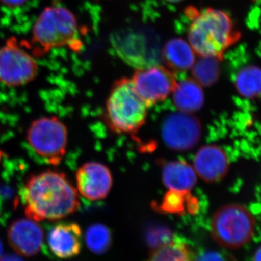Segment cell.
Segmentation results:
<instances>
[{"instance_id": "obj_14", "label": "cell", "mask_w": 261, "mask_h": 261, "mask_svg": "<svg viewBox=\"0 0 261 261\" xmlns=\"http://www.w3.org/2000/svg\"><path fill=\"white\" fill-rule=\"evenodd\" d=\"M115 46L120 56L132 66L146 68L157 64L156 57L151 56L147 38L140 34L118 35L114 39Z\"/></svg>"}, {"instance_id": "obj_7", "label": "cell", "mask_w": 261, "mask_h": 261, "mask_svg": "<svg viewBox=\"0 0 261 261\" xmlns=\"http://www.w3.org/2000/svg\"><path fill=\"white\" fill-rule=\"evenodd\" d=\"M37 61L16 44L10 43L0 47V82L9 87L29 83L37 75Z\"/></svg>"}, {"instance_id": "obj_12", "label": "cell", "mask_w": 261, "mask_h": 261, "mask_svg": "<svg viewBox=\"0 0 261 261\" xmlns=\"http://www.w3.org/2000/svg\"><path fill=\"white\" fill-rule=\"evenodd\" d=\"M193 168L201 179L207 183H214L226 176L229 170V162L221 147L215 145H205L196 153Z\"/></svg>"}, {"instance_id": "obj_3", "label": "cell", "mask_w": 261, "mask_h": 261, "mask_svg": "<svg viewBox=\"0 0 261 261\" xmlns=\"http://www.w3.org/2000/svg\"><path fill=\"white\" fill-rule=\"evenodd\" d=\"M148 106L130 79L117 81L106 104V121L117 133L134 134L145 124Z\"/></svg>"}, {"instance_id": "obj_20", "label": "cell", "mask_w": 261, "mask_h": 261, "mask_svg": "<svg viewBox=\"0 0 261 261\" xmlns=\"http://www.w3.org/2000/svg\"><path fill=\"white\" fill-rule=\"evenodd\" d=\"M191 250L178 238L154 249L147 261H192Z\"/></svg>"}, {"instance_id": "obj_27", "label": "cell", "mask_w": 261, "mask_h": 261, "mask_svg": "<svg viewBox=\"0 0 261 261\" xmlns=\"http://www.w3.org/2000/svg\"><path fill=\"white\" fill-rule=\"evenodd\" d=\"M165 1L168 2V3H179V2L182 1V0H165Z\"/></svg>"}, {"instance_id": "obj_8", "label": "cell", "mask_w": 261, "mask_h": 261, "mask_svg": "<svg viewBox=\"0 0 261 261\" xmlns=\"http://www.w3.org/2000/svg\"><path fill=\"white\" fill-rule=\"evenodd\" d=\"M132 80L148 107L166 99L177 84L173 71L159 64L139 68Z\"/></svg>"}, {"instance_id": "obj_2", "label": "cell", "mask_w": 261, "mask_h": 261, "mask_svg": "<svg viewBox=\"0 0 261 261\" xmlns=\"http://www.w3.org/2000/svg\"><path fill=\"white\" fill-rule=\"evenodd\" d=\"M240 37L229 15L214 8L197 13L188 32L189 44L196 54L219 60Z\"/></svg>"}, {"instance_id": "obj_18", "label": "cell", "mask_w": 261, "mask_h": 261, "mask_svg": "<svg viewBox=\"0 0 261 261\" xmlns=\"http://www.w3.org/2000/svg\"><path fill=\"white\" fill-rule=\"evenodd\" d=\"M153 208L164 214L184 215L186 213L195 214L198 210V202L190 192H178L169 190L160 203L155 204Z\"/></svg>"}, {"instance_id": "obj_10", "label": "cell", "mask_w": 261, "mask_h": 261, "mask_svg": "<svg viewBox=\"0 0 261 261\" xmlns=\"http://www.w3.org/2000/svg\"><path fill=\"white\" fill-rule=\"evenodd\" d=\"M75 178L79 192L89 200L106 198L113 185L111 171L100 163H84L77 171Z\"/></svg>"}, {"instance_id": "obj_11", "label": "cell", "mask_w": 261, "mask_h": 261, "mask_svg": "<svg viewBox=\"0 0 261 261\" xmlns=\"http://www.w3.org/2000/svg\"><path fill=\"white\" fill-rule=\"evenodd\" d=\"M44 231L37 221L20 219L13 221L8 230L10 246L19 255L32 257L37 255L44 243Z\"/></svg>"}, {"instance_id": "obj_17", "label": "cell", "mask_w": 261, "mask_h": 261, "mask_svg": "<svg viewBox=\"0 0 261 261\" xmlns=\"http://www.w3.org/2000/svg\"><path fill=\"white\" fill-rule=\"evenodd\" d=\"M163 60L170 69L184 72L190 70L195 63V53L190 44L181 39H173L165 44Z\"/></svg>"}, {"instance_id": "obj_6", "label": "cell", "mask_w": 261, "mask_h": 261, "mask_svg": "<svg viewBox=\"0 0 261 261\" xmlns=\"http://www.w3.org/2000/svg\"><path fill=\"white\" fill-rule=\"evenodd\" d=\"M27 140L37 154L56 166L61 162L66 152L68 132L56 117H43L31 124Z\"/></svg>"}, {"instance_id": "obj_25", "label": "cell", "mask_w": 261, "mask_h": 261, "mask_svg": "<svg viewBox=\"0 0 261 261\" xmlns=\"http://www.w3.org/2000/svg\"><path fill=\"white\" fill-rule=\"evenodd\" d=\"M0 261H23L20 257L14 255H2Z\"/></svg>"}, {"instance_id": "obj_21", "label": "cell", "mask_w": 261, "mask_h": 261, "mask_svg": "<svg viewBox=\"0 0 261 261\" xmlns=\"http://www.w3.org/2000/svg\"><path fill=\"white\" fill-rule=\"evenodd\" d=\"M85 239L89 250L96 255L106 253L111 247L113 240L111 230L102 224L89 226Z\"/></svg>"}, {"instance_id": "obj_9", "label": "cell", "mask_w": 261, "mask_h": 261, "mask_svg": "<svg viewBox=\"0 0 261 261\" xmlns=\"http://www.w3.org/2000/svg\"><path fill=\"white\" fill-rule=\"evenodd\" d=\"M200 121L192 114L175 113L168 116L163 123L162 137L168 148L176 152H187L200 140Z\"/></svg>"}, {"instance_id": "obj_1", "label": "cell", "mask_w": 261, "mask_h": 261, "mask_svg": "<svg viewBox=\"0 0 261 261\" xmlns=\"http://www.w3.org/2000/svg\"><path fill=\"white\" fill-rule=\"evenodd\" d=\"M25 214L36 221H58L80 207L78 192L64 173L54 171L33 175L23 192Z\"/></svg>"}, {"instance_id": "obj_24", "label": "cell", "mask_w": 261, "mask_h": 261, "mask_svg": "<svg viewBox=\"0 0 261 261\" xmlns=\"http://www.w3.org/2000/svg\"><path fill=\"white\" fill-rule=\"evenodd\" d=\"M27 0H0L3 4L10 8H15V7L21 6L25 4Z\"/></svg>"}, {"instance_id": "obj_4", "label": "cell", "mask_w": 261, "mask_h": 261, "mask_svg": "<svg viewBox=\"0 0 261 261\" xmlns=\"http://www.w3.org/2000/svg\"><path fill=\"white\" fill-rule=\"evenodd\" d=\"M255 228L253 215L240 204L222 206L211 220L213 238L226 248L237 249L246 245L253 237Z\"/></svg>"}, {"instance_id": "obj_23", "label": "cell", "mask_w": 261, "mask_h": 261, "mask_svg": "<svg viewBox=\"0 0 261 261\" xmlns=\"http://www.w3.org/2000/svg\"><path fill=\"white\" fill-rule=\"evenodd\" d=\"M192 261H238L225 250H204L192 257Z\"/></svg>"}, {"instance_id": "obj_22", "label": "cell", "mask_w": 261, "mask_h": 261, "mask_svg": "<svg viewBox=\"0 0 261 261\" xmlns=\"http://www.w3.org/2000/svg\"><path fill=\"white\" fill-rule=\"evenodd\" d=\"M218 60L211 57H202L192 66L194 80L202 87H210L219 80L220 66Z\"/></svg>"}, {"instance_id": "obj_16", "label": "cell", "mask_w": 261, "mask_h": 261, "mask_svg": "<svg viewBox=\"0 0 261 261\" xmlns=\"http://www.w3.org/2000/svg\"><path fill=\"white\" fill-rule=\"evenodd\" d=\"M172 93L173 102L180 112L192 114L200 111L203 106V90L195 80L181 81L176 84Z\"/></svg>"}, {"instance_id": "obj_15", "label": "cell", "mask_w": 261, "mask_h": 261, "mask_svg": "<svg viewBox=\"0 0 261 261\" xmlns=\"http://www.w3.org/2000/svg\"><path fill=\"white\" fill-rule=\"evenodd\" d=\"M163 181L169 190L191 192L197 183V173L186 161H173L163 163Z\"/></svg>"}, {"instance_id": "obj_19", "label": "cell", "mask_w": 261, "mask_h": 261, "mask_svg": "<svg viewBox=\"0 0 261 261\" xmlns=\"http://www.w3.org/2000/svg\"><path fill=\"white\" fill-rule=\"evenodd\" d=\"M235 87L240 95L252 99L261 95V68L255 65L244 67L235 78Z\"/></svg>"}, {"instance_id": "obj_28", "label": "cell", "mask_w": 261, "mask_h": 261, "mask_svg": "<svg viewBox=\"0 0 261 261\" xmlns=\"http://www.w3.org/2000/svg\"><path fill=\"white\" fill-rule=\"evenodd\" d=\"M3 245H2L1 242H0V257L2 256L3 255Z\"/></svg>"}, {"instance_id": "obj_13", "label": "cell", "mask_w": 261, "mask_h": 261, "mask_svg": "<svg viewBox=\"0 0 261 261\" xmlns=\"http://www.w3.org/2000/svg\"><path fill=\"white\" fill-rule=\"evenodd\" d=\"M82 239L80 225L61 223L49 231L48 245L56 256L63 259L71 258L80 253Z\"/></svg>"}, {"instance_id": "obj_5", "label": "cell", "mask_w": 261, "mask_h": 261, "mask_svg": "<svg viewBox=\"0 0 261 261\" xmlns=\"http://www.w3.org/2000/svg\"><path fill=\"white\" fill-rule=\"evenodd\" d=\"M33 37L34 42L45 49L70 46L78 39L76 19L64 7H48L36 20Z\"/></svg>"}, {"instance_id": "obj_26", "label": "cell", "mask_w": 261, "mask_h": 261, "mask_svg": "<svg viewBox=\"0 0 261 261\" xmlns=\"http://www.w3.org/2000/svg\"><path fill=\"white\" fill-rule=\"evenodd\" d=\"M254 261H261V247L255 252Z\"/></svg>"}]
</instances>
